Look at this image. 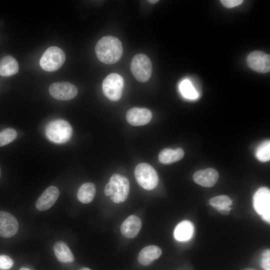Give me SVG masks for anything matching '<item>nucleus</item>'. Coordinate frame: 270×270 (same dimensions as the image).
<instances>
[{
    "instance_id": "aec40b11",
    "label": "nucleus",
    "mask_w": 270,
    "mask_h": 270,
    "mask_svg": "<svg viewBox=\"0 0 270 270\" xmlns=\"http://www.w3.org/2000/svg\"><path fill=\"white\" fill-rule=\"evenodd\" d=\"M184 151L180 148L176 150L165 148L160 153L158 159L164 164H170L180 160L184 156Z\"/></svg>"
},
{
    "instance_id": "7ed1b4c3",
    "label": "nucleus",
    "mask_w": 270,
    "mask_h": 270,
    "mask_svg": "<svg viewBox=\"0 0 270 270\" xmlns=\"http://www.w3.org/2000/svg\"><path fill=\"white\" fill-rule=\"evenodd\" d=\"M72 132L70 124L64 120H56L50 122L46 128V134L51 142L64 144L70 138Z\"/></svg>"
},
{
    "instance_id": "cd10ccee",
    "label": "nucleus",
    "mask_w": 270,
    "mask_h": 270,
    "mask_svg": "<svg viewBox=\"0 0 270 270\" xmlns=\"http://www.w3.org/2000/svg\"><path fill=\"white\" fill-rule=\"evenodd\" d=\"M221 4L227 8H232L240 5L243 2L242 0H221Z\"/></svg>"
},
{
    "instance_id": "c756f323",
    "label": "nucleus",
    "mask_w": 270,
    "mask_h": 270,
    "mask_svg": "<svg viewBox=\"0 0 270 270\" xmlns=\"http://www.w3.org/2000/svg\"><path fill=\"white\" fill-rule=\"evenodd\" d=\"M148 2L150 4H154L157 3L158 2V0H148Z\"/></svg>"
},
{
    "instance_id": "473e14b6",
    "label": "nucleus",
    "mask_w": 270,
    "mask_h": 270,
    "mask_svg": "<svg viewBox=\"0 0 270 270\" xmlns=\"http://www.w3.org/2000/svg\"><path fill=\"white\" fill-rule=\"evenodd\" d=\"M0 176H1V170H0Z\"/></svg>"
},
{
    "instance_id": "c85d7f7f",
    "label": "nucleus",
    "mask_w": 270,
    "mask_h": 270,
    "mask_svg": "<svg viewBox=\"0 0 270 270\" xmlns=\"http://www.w3.org/2000/svg\"><path fill=\"white\" fill-rule=\"evenodd\" d=\"M216 210L219 212H220V214L224 215H228L230 214V212H228V211H226V210H220V209H216Z\"/></svg>"
},
{
    "instance_id": "0eeeda50",
    "label": "nucleus",
    "mask_w": 270,
    "mask_h": 270,
    "mask_svg": "<svg viewBox=\"0 0 270 270\" xmlns=\"http://www.w3.org/2000/svg\"><path fill=\"white\" fill-rule=\"evenodd\" d=\"M124 86V79L119 74H109L103 80L102 91L104 95L110 100H119L122 95Z\"/></svg>"
},
{
    "instance_id": "2eb2a0df",
    "label": "nucleus",
    "mask_w": 270,
    "mask_h": 270,
    "mask_svg": "<svg viewBox=\"0 0 270 270\" xmlns=\"http://www.w3.org/2000/svg\"><path fill=\"white\" fill-rule=\"evenodd\" d=\"M142 226L140 220L136 216L131 215L126 218L120 226V232L126 238H132L138 234Z\"/></svg>"
},
{
    "instance_id": "dca6fc26",
    "label": "nucleus",
    "mask_w": 270,
    "mask_h": 270,
    "mask_svg": "<svg viewBox=\"0 0 270 270\" xmlns=\"http://www.w3.org/2000/svg\"><path fill=\"white\" fill-rule=\"evenodd\" d=\"M162 254V251L160 247L154 245L148 246L140 250L138 260L140 264L148 266L159 258Z\"/></svg>"
},
{
    "instance_id": "9d476101",
    "label": "nucleus",
    "mask_w": 270,
    "mask_h": 270,
    "mask_svg": "<svg viewBox=\"0 0 270 270\" xmlns=\"http://www.w3.org/2000/svg\"><path fill=\"white\" fill-rule=\"evenodd\" d=\"M249 67L260 73H266L270 70V56L260 51H254L249 54L247 58Z\"/></svg>"
},
{
    "instance_id": "7c9ffc66",
    "label": "nucleus",
    "mask_w": 270,
    "mask_h": 270,
    "mask_svg": "<svg viewBox=\"0 0 270 270\" xmlns=\"http://www.w3.org/2000/svg\"><path fill=\"white\" fill-rule=\"evenodd\" d=\"M20 270H31L30 268L26 267L21 268Z\"/></svg>"
},
{
    "instance_id": "f257e3e1",
    "label": "nucleus",
    "mask_w": 270,
    "mask_h": 270,
    "mask_svg": "<svg viewBox=\"0 0 270 270\" xmlns=\"http://www.w3.org/2000/svg\"><path fill=\"white\" fill-rule=\"evenodd\" d=\"M95 51L98 59L106 64H113L122 58L123 48L121 42L116 37L108 36L97 42Z\"/></svg>"
},
{
    "instance_id": "ddd939ff",
    "label": "nucleus",
    "mask_w": 270,
    "mask_h": 270,
    "mask_svg": "<svg viewBox=\"0 0 270 270\" xmlns=\"http://www.w3.org/2000/svg\"><path fill=\"white\" fill-rule=\"evenodd\" d=\"M58 189L55 186L48 187L40 196L36 203L38 210L44 211L51 208L58 198Z\"/></svg>"
},
{
    "instance_id": "6e6552de",
    "label": "nucleus",
    "mask_w": 270,
    "mask_h": 270,
    "mask_svg": "<svg viewBox=\"0 0 270 270\" xmlns=\"http://www.w3.org/2000/svg\"><path fill=\"white\" fill-rule=\"evenodd\" d=\"M254 208L266 222H270V191L266 187L260 188L253 198Z\"/></svg>"
},
{
    "instance_id": "5701e85b",
    "label": "nucleus",
    "mask_w": 270,
    "mask_h": 270,
    "mask_svg": "<svg viewBox=\"0 0 270 270\" xmlns=\"http://www.w3.org/2000/svg\"><path fill=\"white\" fill-rule=\"evenodd\" d=\"M256 156L262 162H266L270 160V142L269 140L262 142L256 148Z\"/></svg>"
},
{
    "instance_id": "a211bd4d",
    "label": "nucleus",
    "mask_w": 270,
    "mask_h": 270,
    "mask_svg": "<svg viewBox=\"0 0 270 270\" xmlns=\"http://www.w3.org/2000/svg\"><path fill=\"white\" fill-rule=\"evenodd\" d=\"M194 230V226L191 222L188 220L182 221L176 226L174 229V238L178 241L188 240L192 238Z\"/></svg>"
},
{
    "instance_id": "bb28decb",
    "label": "nucleus",
    "mask_w": 270,
    "mask_h": 270,
    "mask_svg": "<svg viewBox=\"0 0 270 270\" xmlns=\"http://www.w3.org/2000/svg\"><path fill=\"white\" fill-rule=\"evenodd\" d=\"M262 266L263 268L268 270L270 267V249L265 250L262 254Z\"/></svg>"
},
{
    "instance_id": "4be33fe9",
    "label": "nucleus",
    "mask_w": 270,
    "mask_h": 270,
    "mask_svg": "<svg viewBox=\"0 0 270 270\" xmlns=\"http://www.w3.org/2000/svg\"><path fill=\"white\" fill-rule=\"evenodd\" d=\"M179 88L182 96L187 99L196 100L199 96L192 84L188 79L184 80L180 82Z\"/></svg>"
},
{
    "instance_id": "412c9836",
    "label": "nucleus",
    "mask_w": 270,
    "mask_h": 270,
    "mask_svg": "<svg viewBox=\"0 0 270 270\" xmlns=\"http://www.w3.org/2000/svg\"><path fill=\"white\" fill-rule=\"evenodd\" d=\"M96 192V187L94 184L86 182L82 184L78 192V198L83 204H88L94 199Z\"/></svg>"
},
{
    "instance_id": "9b49d317",
    "label": "nucleus",
    "mask_w": 270,
    "mask_h": 270,
    "mask_svg": "<svg viewBox=\"0 0 270 270\" xmlns=\"http://www.w3.org/2000/svg\"><path fill=\"white\" fill-rule=\"evenodd\" d=\"M18 230L16 218L11 214L0 211V236L9 238L14 236Z\"/></svg>"
},
{
    "instance_id": "f03ea898",
    "label": "nucleus",
    "mask_w": 270,
    "mask_h": 270,
    "mask_svg": "<svg viewBox=\"0 0 270 270\" xmlns=\"http://www.w3.org/2000/svg\"><path fill=\"white\" fill-rule=\"evenodd\" d=\"M129 192L128 178L118 174H114L111 176L104 189L105 194L110 196L111 200L116 204L124 202L128 197Z\"/></svg>"
},
{
    "instance_id": "39448f33",
    "label": "nucleus",
    "mask_w": 270,
    "mask_h": 270,
    "mask_svg": "<svg viewBox=\"0 0 270 270\" xmlns=\"http://www.w3.org/2000/svg\"><path fill=\"white\" fill-rule=\"evenodd\" d=\"M131 72L139 82H144L149 80L152 73V64L148 57L139 54L132 58L130 64Z\"/></svg>"
},
{
    "instance_id": "423d86ee",
    "label": "nucleus",
    "mask_w": 270,
    "mask_h": 270,
    "mask_svg": "<svg viewBox=\"0 0 270 270\" xmlns=\"http://www.w3.org/2000/svg\"><path fill=\"white\" fill-rule=\"evenodd\" d=\"M66 59L64 51L57 46H50L44 53L40 61L41 68L47 72L59 69Z\"/></svg>"
},
{
    "instance_id": "a878e982",
    "label": "nucleus",
    "mask_w": 270,
    "mask_h": 270,
    "mask_svg": "<svg viewBox=\"0 0 270 270\" xmlns=\"http://www.w3.org/2000/svg\"><path fill=\"white\" fill-rule=\"evenodd\" d=\"M12 260L6 255H0V270H8L13 266Z\"/></svg>"
},
{
    "instance_id": "b1692460",
    "label": "nucleus",
    "mask_w": 270,
    "mask_h": 270,
    "mask_svg": "<svg viewBox=\"0 0 270 270\" xmlns=\"http://www.w3.org/2000/svg\"><path fill=\"white\" fill-rule=\"evenodd\" d=\"M17 135L16 130L12 128H6L0 132V147L12 142Z\"/></svg>"
},
{
    "instance_id": "393cba45",
    "label": "nucleus",
    "mask_w": 270,
    "mask_h": 270,
    "mask_svg": "<svg viewBox=\"0 0 270 270\" xmlns=\"http://www.w3.org/2000/svg\"><path fill=\"white\" fill-rule=\"evenodd\" d=\"M209 203L214 208H218L224 206H230L232 204V200L227 196L220 195L211 198Z\"/></svg>"
},
{
    "instance_id": "72a5a7b5",
    "label": "nucleus",
    "mask_w": 270,
    "mask_h": 270,
    "mask_svg": "<svg viewBox=\"0 0 270 270\" xmlns=\"http://www.w3.org/2000/svg\"></svg>"
},
{
    "instance_id": "2f4dec72",
    "label": "nucleus",
    "mask_w": 270,
    "mask_h": 270,
    "mask_svg": "<svg viewBox=\"0 0 270 270\" xmlns=\"http://www.w3.org/2000/svg\"><path fill=\"white\" fill-rule=\"evenodd\" d=\"M79 270H91L90 269L88 268H82Z\"/></svg>"
},
{
    "instance_id": "f3484780",
    "label": "nucleus",
    "mask_w": 270,
    "mask_h": 270,
    "mask_svg": "<svg viewBox=\"0 0 270 270\" xmlns=\"http://www.w3.org/2000/svg\"><path fill=\"white\" fill-rule=\"evenodd\" d=\"M54 251L56 258L61 262L70 263L74 260L72 252L63 241H58L54 243Z\"/></svg>"
},
{
    "instance_id": "f8f14e48",
    "label": "nucleus",
    "mask_w": 270,
    "mask_h": 270,
    "mask_svg": "<svg viewBox=\"0 0 270 270\" xmlns=\"http://www.w3.org/2000/svg\"><path fill=\"white\" fill-rule=\"evenodd\" d=\"M128 122L133 126H140L148 124L152 120V113L147 108H132L126 115Z\"/></svg>"
},
{
    "instance_id": "4468645a",
    "label": "nucleus",
    "mask_w": 270,
    "mask_h": 270,
    "mask_svg": "<svg viewBox=\"0 0 270 270\" xmlns=\"http://www.w3.org/2000/svg\"><path fill=\"white\" fill-rule=\"evenodd\" d=\"M219 174L216 170L208 168L196 171L193 176V179L196 184L204 186H213L217 182Z\"/></svg>"
},
{
    "instance_id": "1a4fd4ad",
    "label": "nucleus",
    "mask_w": 270,
    "mask_h": 270,
    "mask_svg": "<svg viewBox=\"0 0 270 270\" xmlns=\"http://www.w3.org/2000/svg\"><path fill=\"white\" fill-rule=\"evenodd\" d=\"M49 92L56 100H68L74 98L77 95L78 90L74 84L61 82L52 84L49 88Z\"/></svg>"
},
{
    "instance_id": "20e7f679",
    "label": "nucleus",
    "mask_w": 270,
    "mask_h": 270,
    "mask_svg": "<svg viewBox=\"0 0 270 270\" xmlns=\"http://www.w3.org/2000/svg\"><path fill=\"white\" fill-rule=\"evenodd\" d=\"M134 176L138 184L142 188L151 190L158 185V177L154 168L146 163H140L134 170Z\"/></svg>"
},
{
    "instance_id": "6ab92c4d",
    "label": "nucleus",
    "mask_w": 270,
    "mask_h": 270,
    "mask_svg": "<svg viewBox=\"0 0 270 270\" xmlns=\"http://www.w3.org/2000/svg\"><path fill=\"white\" fill-rule=\"evenodd\" d=\"M18 71V63L13 57L7 56L0 60V76H11L16 74Z\"/></svg>"
}]
</instances>
